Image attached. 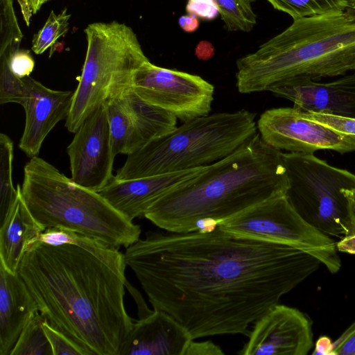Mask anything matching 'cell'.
Returning <instances> with one entry per match:
<instances>
[{"mask_svg": "<svg viewBox=\"0 0 355 355\" xmlns=\"http://www.w3.org/2000/svg\"><path fill=\"white\" fill-rule=\"evenodd\" d=\"M126 265L154 309L193 340L250 334L249 327L320 267L297 246L227 232H148L126 248Z\"/></svg>", "mask_w": 355, "mask_h": 355, "instance_id": "1", "label": "cell"}, {"mask_svg": "<svg viewBox=\"0 0 355 355\" xmlns=\"http://www.w3.org/2000/svg\"><path fill=\"white\" fill-rule=\"evenodd\" d=\"M17 273L40 314L89 355H120L133 327L125 275L80 247L33 243Z\"/></svg>", "mask_w": 355, "mask_h": 355, "instance_id": "2", "label": "cell"}, {"mask_svg": "<svg viewBox=\"0 0 355 355\" xmlns=\"http://www.w3.org/2000/svg\"><path fill=\"white\" fill-rule=\"evenodd\" d=\"M283 152L257 132L227 157L157 199L144 217L170 232L197 230L203 219L218 223L275 196L286 194Z\"/></svg>", "mask_w": 355, "mask_h": 355, "instance_id": "3", "label": "cell"}, {"mask_svg": "<svg viewBox=\"0 0 355 355\" xmlns=\"http://www.w3.org/2000/svg\"><path fill=\"white\" fill-rule=\"evenodd\" d=\"M241 94L267 91L298 78H322L355 71V8L294 19L281 33L236 61Z\"/></svg>", "mask_w": 355, "mask_h": 355, "instance_id": "4", "label": "cell"}, {"mask_svg": "<svg viewBox=\"0 0 355 355\" xmlns=\"http://www.w3.org/2000/svg\"><path fill=\"white\" fill-rule=\"evenodd\" d=\"M29 211L45 230L58 227L125 248L141 227L115 209L98 191L83 187L44 159L31 157L21 186Z\"/></svg>", "mask_w": 355, "mask_h": 355, "instance_id": "5", "label": "cell"}, {"mask_svg": "<svg viewBox=\"0 0 355 355\" xmlns=\"http://www.w3.org/2000/svg\"><path fill=\"white\" fill-rule=\"evenodd\" d=\"M255 116L243 109L184 121L128 155L115 177L130 180L209 165L232 153L257 132Z\"/></svg>", "mask_w": 355, "mask_h": 355, "instance_id": "6", "label": "cell"}, {"mask_svg": "<svg viewBox=\"0 0 355 355\" xmlns=\"http://www.w3.org/2000/svg\"><path fill=\"white\" fill-rule=\"evenodd\" d=\"M87 51L65 127L74 133L99 106L131 89L136 71L149 61L133 30L118 21L89 24Z\"/></svg>", "mask_w": 355, "mask_h": 355, "instance_id": "7", "label": "cell"}, {"mask_svg": "<svg viewBox=\"0 0 355 355\" xmlns=\"http://www.w3.org/2000/svg\"><path fill=\"white\" fill-rule=\"evenodd\" d=\"M288 180L286 196L310 225L340 239L348 233L343 189L355 187V174L330 165L313 154L283 153Z\"/></svg>", "mask_w": 355, "mask_h": 355, "instance_id": "8", "label": "cell"}, {"mask_svg": "<svg viewBox=\"0 0 355 355\" xmlns=\"http://www.w3.org/2000/svg\"><path fill=\"white\" fill-rule=\"evenodd\" d=\"M218 225L232 234L297 246L318 258L331 273L340 268L336 243L308 223L286 194L271 198Z\"/></svg>", "mask_w": 355, "mask_h": 355, "instance_id": "9", "label": "cell"}, {"mask_svg": "<svg viewBox=\"0 0 355 355\" xmlns=\"http://www.w3.org/2000/svg\"><path fill=\"white\" fill-rule=\"evenodd\" d=\"M131 89L145 101L183 121L209 114L214 87L198 75L145 62L135 73Z\"/></svg>", "mask_w": 355, "mask_h": 355, "instance_id": "10", "label": "cell"}, {"mask_svg": "<svg viewBox=\"0 0 355 355\" xmlns=\"http://www.w3.org/2000/svg\"><path fill=\"white\" fill-rule=\"evenodd\" d=\"M257 126L262 139L279 150L307 154L320 150L340 154L355 151V138L302 116L295 107L266 110Z\"/></svg>", "mask_w": 355, "mask_h": 355, "instance_id": "11", "label": "cell"}, {"mask_svg": "<svg viewBox=\"0 0 355 355\" xmlns=\"http://www.w3.org/2000/svg\"><path fill=\"white\" fill-rule=\"evenodd\" d=\"M71 179L79 185L98 191L114 177V154L107 107L99 106L74 132L69 144Z\"/></svg>", "mask_w": 355, "mask_h": 355, "instance_id": "12", "label": "cell"}, {"mask_svg": "<svg viewBox=\"0 0 355 355\" xmlns=\"http://www.w3.org/2000/svg\"><path fill=\"white\" fill-rule=\"evenodd\" d=\"M106 107L115 155H129L177 127L176 116L145 101L132 89Z\"/></svg>", "mask_w": 355, "mask_h": 355, "instance_id": "13", "label": "cell"}, {"mask_svg": "<svg viewBox=\"0 0 355 355\" xmlns=\"http://www.w3.org/2000/svg\"><path fill=\"white\" fill-rule=\"evenodd\" d=\"M242 355H306L313 345L312 322L297 309L277 304L254 323Z\"/></svg>", "mask_w": 355, "mask_h": 355, "instance_id": "14", "label": "cell"}, {"mask_svg": "<svg viewBox=\"0 0 355 355\" xmlns=\"http://www.w3.org/2000/svg\"><path fill=\"white\" fill-rule=\"evenodd\" d=\"M267 91L292 101L302 112L355 119V71L326 83L291 78L273 84Z\"/></svg>", "mask_w": 355, "mask_h": 355, "instance_id": "15", "label": "cell"}, {"mask_svg": "<svg viewBox=\"0 0 355 355\" xmlns=\"http://www.w3.org/2000/svg\"><path fill=\"white\" fill-rule=\"evenodd\" d=\"M25 97L21 105L25 111V125L19 148L31 158L37 156L49 132L67 119L73 92L50 89L30 76L23 78Z\"/></svg>", "mask_w": 355, "mask_h": 355, "instance_id": "16", "label": "cell"}, {"mask_svg": "<svg viewBox=\"0 0 355 355\" xmlns=\"http://www.w3.org/2000/svg\"><path fill=\"white\" fill-rule=\"evenodd\" d=\"M207 166L130 180L115 175L98 192L130 220L144 216L148 208L165 193L198 175Z\"/></svg>", "mask_w": 355, "mask_h": 355, "instance_id": "17", "label": "cell"}, {"mask_svg": "<svg viewBox=\"0 0 355 355\" xmlns=\"http://www.w3.org/2000/svg\"><path fill=\"white\" fill-rule=\"evenodd\" d=\"M192 340L189 331L174 318L154 309L134 322L120 355H184Z\"/></svg>", "mask_w": 355, "mask_h": 355, "instance_id": "18", "label": "cell"}, {"mask_svg": "<svg viewBox=\"0 0 355 355\" xmlns=\"http://www.w3.org/2000/svg\"><path fill=\"white\" fill-rule=\"evenodd\" d=\"M37 312V304L19 275L0 266V355H10L23 329Z\"/></svg>", "mask_w": 355, "mask_h": 355, "instance_id": "19", "label": "cell"}, {"mask_svg": "<svg viewBox=\"0 0 355 355\" xmlns=\"http://www.w3.org/2000/svg\"><path fill=\"white\" fill-rule=\"evenodd\" d=\"M17 197L0 224V266L16 274L24 253L45 230L26 207L17 184Z\"/></svg>", "mask_w": 355, "mask_h": 355, "instance_id": "20", "label": "cell"}, {"mask_svg": "<svg viewBox=\"0 0 355 355\" xmlns=\"http://www.w3.org/2000/svg\"><path fill=\"white\" fill-rule=\"evenodd\" d=\"M36 241L54 246L71 244L80 247L101 259L120 273L125 275L127 265L124 254L121 253L119 248L99 240L67 229L53 227L46 229Z\"/></svg>", "mask_w": 355, "mask_h": 355, "instance_id": "21", "label": "cell"}, {"mask_svg": "<svg viewBox=\"0 0 355 355\" xmlns=\"http://www.w3.org/2000/svg\"><path fill=\"white\" fill-rule=\"evenodd\" d=\"M252 3L257 0H248ZM272 6L293 19L340 13L355 8V0H266Z\"/></svg>", "mask_w": 355, "mask_h": 355, "instance_id": "22", "label": "cell"}, {"mask_svg": "<svg viewBox=\"0 0 355 355\" xmlns=\"http://www.w3.org/2000/svg\"><path fill=\"white\" fill-rule=\"evenodd\" d=\"M14 145L6 134H0V224L15 201L19 189L12 182Z\"/></svg>", "mask_w": 355, "mask_h": 355, "instance_id": "23", "label": "cell"}, {"mask_svg": "<svg viewBox=\"0 0 355 355\" xmlns=\"http://www.w3.org/2000/svg\"><path fill=\"white\" fill-rule=\"evenodd\" d=\"M44 320L40 312L32 316L21 332L10 355H53L42 327Z\"/></svg>", "mask_w": 355, "mask_h": 355, "instance_id": "24", "label": "cell"}, {"mask_svg": "<svg viewBox=\"0 0 355 355\" xmlns=\"http://www.w3.org/2000/svg\"><path fill=\"white\" fill-rule=\"evenodd\" d=\"M229 31H251L257 24V15L248 0H213Z\"/></svg>", "mask_w": 355, "mask_h": 355, "instance_id": "25", "label": "cell"}, {"mask_svg": "<svg viewBox=\"0 0 355 355\" xmlns=\"http://www.w3.org/2000/svg\"><path fill=\"white\" fill-rule=\"evenodd\" d=\"M70 17L71 14L67 12V8L58 15L52 10L43 27L33 36V51L37 55L43 53L60 37L65 35L69 29Z\"/></svg>", "mask_w": 355, "mask_h": 355, "instance_id": "26", "label": "cell"}, {"mask_svg": "<svg viewBox=\"0 0 355 355\" xmlns=\"http://www.w3.org/2000/svg\"><path fill=\"white\" fill-rule=\"evenodd\" d=\"M25 97L23 79L15 76L10 71L6 58L0 57V103L21 104Z\"/></svg>", "mask_w": 355, "mask_h": 355, "instance_id": "27", "label": "cell"}, {"mask_svg": "<svg viewBox=\"0 0 355 355\" xmlns=\"http://www.w3.org/2000/svg\"><path fill=\"white\" fill-rule=\"evenodd\" d=\"M42 327L51 346L53 355H89L86 350L53 327L46 319L42 322Z\"/></svg>", "mask_w": 355, "mask_h": 355, "instance_id": "28", "label": "cell"}, {"mask_svg": "<svg viewBox=\"0 0 355 355\" xmlns=\"http://www.w3.org/2000/svg\"><path fill=\"white\" fill-rule=\"evenodd\" d=\"M0 57L6 58L10 71L20 79L29 76L34 70L35 60L28 50L19 49L12 53L2 51Z\"/></svg>", "mask_w": 355, "mask_h": 355, "instance_id": "29", "label": "cell"}, {"mask_svg": "<svg viewBox=\"0 0 355 355\" xmlns=\"http://www.w3.org/2000/svg\"><path fill=\"white\" fill-rule=\"evenodd\" d=\"M300 114L306 119L318 122L339 132L355 138V119L313 112L306 113L301 111Z\"/></svg>", "mask_w": 355, "mask_h": 355, "instance_id": "30", "label": "cell"}, {"mask_svg": "<svg viewBox=\"0 0 355 355\" xmlns=\"http://www.w3.org/2000/svg\"><path fill=\"white\" fill-rule=\"evenodd\" d=\"M185 9L188 15H193L205 20H213L219 14L213 0H188Z\"/></svg>", "mask_w": 355, "mask_h": 355, "instance_id": "31", "label": "cell"}, {"mask_svg": "<svg viewBox=\"0 0 355 355\" xmlns=\"http://www.w3.org/2000/svg\"><path fill=\"white\" fill-rule=\"evenodd\" d=\"M332 355H355V322L333 341Z\"/></svg>", "mask_w": 355, "mask_h": 355, "instance_id": "32", "label": "cell"}, {"mask_svg": "<svg viewBox=\"0 0 355 355\" xmlns=\"http://www.w3.org/2000/svg\"><path fill=\"white\" fill-rule=\"evenodd\" d=\"M221 348L210 340L196 342L192 340L187 347L184 355H223Z\"/></svg>", "mask_w": 355, "mask_h": 355, "instance_id": "33", "label": "cell"}, {"mask_svg": "<svg viewBox=\"0 0 355 355\" xmlns=\"http://www.w3.org/2000/svg\"><path fill=\"white\" fill-rule=\"evenodd\" d=\"M347 206L348 214V233L347 236L355 234V187L352 189H343Z\"/></svg>", "mask_w": 355, "mask_h": 355, "instance_id": "34", "label": "cell"}, {"mask_svg": "<svg viewBox=\"0 0 355 355\" xmlns=\"http://www.w3.org/2000/svg\"><path fill=\"white\" fill-rule=\"evenodd\" d=\"M125 286L135 300L138 307L139 318H143L150 315L153 311H150L148 309L140 293L130 285L127 280L125 281Z\"/></svg>", "mask_w": 355, "mask_h": 355, "instance_id": "35", "label": "cell"}, {"mask_svg": "<svg viewBox=\"0 0 355 355\" xmlns=\"http://www.w3.org/2000/svg\"><path fill=\"white\" fill-rule=\"evenodd\" d=\"M333 341L327 336L320 337L312 353L313 355H332Z\"/></svg>", "mask_w": 355, "mask_h": 355, "instance_id": "36", "label": "cell"}, {"mask_svg": "<svg viewBox=\"0 0 355 355\" xmlns=\"http://www.w3.org/2000/svg\"><path fill=\"white\" fill-rule=\"evenodd\" d=\"M215 53V49L211 43L207 41H200L196 46L195 54L197 58L202 60L211 59Z\"/></svg>", "mask_w": 355, "mask_h": 355, "instance_id": "37", "label": "cell"}, {"mask_svg": "<svg viewBox=\"0 0 355 355\" xmlns=\"http://www.w3.org/2000/svg\"><path fill=\"white\" fill-rule=\"evenodd\" d=\"M180 27L186 33L195 32L199 27L198 17L193 15H182L178 19Z\"/></svg>", "mask_w": 355, "mask_h": 355, "instance_id": "38", "label": "cell"}, {"mask_svg": "<svg viewBox=\"0 0 355 355\" xmlns=\"http://www.w3.org/2000/svg\"><path fill=\"white\" fill-rule=\"evenodd\" d=\"M338 252L355 254V234L342 238L336 243Z\"/></svg>", "mask_w": 355, "mask_h": 355, "instance_id": "39", "label": "cell"}, {"mask_svg": "<svg viewBox=\"0 0 355 355\" xmlns=\"http://www.w3.org/2000/svg\"><path fill=\"white\" fill-rule=\"evenodd\" d=\"M19 3L24 20L26 26L30 25L31 17L33 15L28 0H17Z\"/></svg>", "mask_w": 355, "mask_h": 355, "instance_id": "40", "label": "cell"}, {"mask_svg": "<svg viewBox=\"0 0 355 355\" xmlns=\"http://www.w3.org/2000/svg\"><path fill=\"white\" fill-rule=\"evenodd\" d=\"M31 10L35 14L42 7L41 0H28Z\"/></svg>", "mask_w": 355, "mask_h": 355, "instance_id": "41", "label": "cell"}]
</instances>
